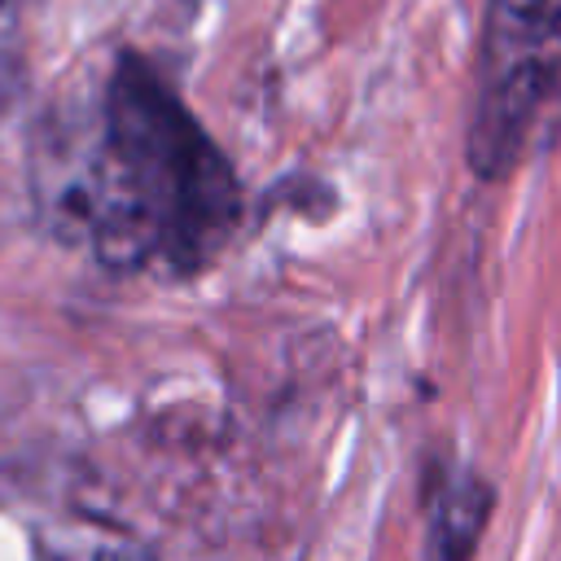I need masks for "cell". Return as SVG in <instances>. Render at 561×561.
Instances as JSON below:
<instances>
[{
	"label": "cell",
	"mask_w": 561,
	"mask_h": 561,
	"mask_svg": "<svg viewBox=\"0 0 561 561\" xmlns=\"http://www.w3.org/2000/svg\"><path fill=\"white\" fill-rule=\"evenodd\" d=\"M241 215L232 158L145 53L118 48L57 219L105 272L193 280L232 245Z\"/></svg>",
	"instance_id": "cell-1"
},
{
	"label": "cell",
	"mask_w": 561,
	"mask_h": 561,
	"mask_svg": "<svg viewBox=\"0 0 561 561\" xmlns=\"http://www.w3.org/2000/svg\"><path fill=\"white\" fill-rule=\"evenodd\" d=\"M561 149V0H486L465 167L504 184Z\"/></svg>",
	"instance_id": "cell-2"
},
{
	"label": "cell",
	"mask_w": 561,
	"mask_h": 561,
	"mask_svg": "<svg viewBox=\"0 0 561 561\" xmlns=\"http://www.w3.org/2000/svg\"><path fill=\"white\" fill-rule=\"evenodd\" d=\"M495 513V486L469 465H438L425 478L421 561H473Z\"/></svg>",
	"instance_id": "cell-3"
},
{
	"label": "cell",
	"mask_w": 561,
	"mask_h": 561,
	"mask_svg": "<svg viewBox=\"0 0 561 561\" xmlns=\"http://www.w3.org/2000/svg\"><path fill=\"white\" fill-rule=\"evenodd\" d=\"M0 9H4V0H0Z\"/></svg>",
	"instance_id": "cell-4"
}]
</instances>
